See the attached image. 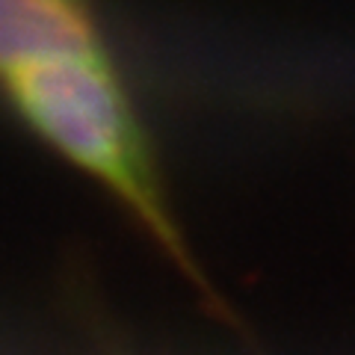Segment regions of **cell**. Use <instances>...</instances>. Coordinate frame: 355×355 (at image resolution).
Returning <instances> with one entry per match:
<instances>
[{
	"label": "cell",
	"mask_w": 355,
	"mask_h": 355,
	"mask_svg": "<svg viewBox=\"0 0 355 355\" xmlns=\"http://www.w3.org/2000/svg\"><path fill=\"white\" fill-rule=\"evenodd\" d=\"M0 86L36 137L92 175L196 291L205 293L219 314H228L187 249L166 202L148 137L110 53H60L24 62L0 74Z\"/></svg>",
	"instance_id": "cell-1"
},
{
	"label": "cell",
	"mask_w": 355,
	"mask_h": 355,
	"mask_svg": "<svg viewBox=\"0 0 355 355\" xmlns=\"http://www.w3.org/2000/svg\"><path fill=\"white\" fill-rule=\"evenodd\" d=\"M107 51L86 0H0V74L60 53Z\"/></svg>",
	"instance_id": "cell-2"
}]
</instances>
